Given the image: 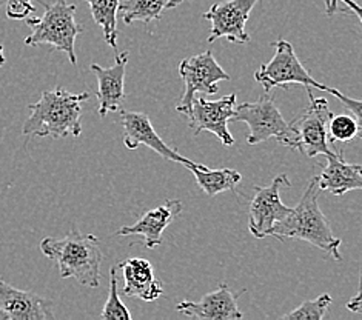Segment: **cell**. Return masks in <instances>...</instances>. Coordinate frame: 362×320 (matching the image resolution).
<instances>
[{"mask_svg": "<svg viewBox=\"0 0 362 320\" xmlns=\"http://www.w3.org/2000/svg\"><path fill=\"white\" fill-rule=\"evenodd\" d=\"M90 93L73 94L64 88L44 91L37 102L31 103L30 117L23 124V136L30 137H79L82 134V103Z\"/></svg>", "mask_w": 362, "mask_h": 320, "instance_id": "obj_1", "label": "cell"}, {"mask_svg": "<svg viewBox=\"0 0 362 320\" xmlns=\"http://www.w3.org/2000/svg\"><path fill=\"white\" fill-rule=\"evenodd\" d=\"M40 251L59 266L64 279L73 278L83 287L98 288L103 253L99 239L73 230L64 237H47L40 242Z\"/></svg>", "mask_w": 362, "mask_h": 320, "instance_id": "obj_2", "label": "cell"}, {"mask_svg": "<svg viewBox=\"0 0 362 320\" xmlns=\"http://www.w3.org/2000/svg\"><path fill=\"white\" fill-rule=\"evenodd\" d=\"M319 191H321L319 177H313L308 182V186L295 208H291L286 219L274 225L273 237L305 240L313 247L329 253L336 261H341V239L334 236L329 219L319 208Z\"/></svg>", "mask_w": 362, "mask_h": 320, "instance_id": "obj_3", "label": "cell"}, {"mask_svg": "<svg viewBox=\"0 0 362 320\" xmlns=\"http://www.w3.org/2000/svg\"><path fill=\"white\" fill-rule=\"evenodd\" d=\"M40 5L45 8V13L42 17L27 19L31 34L25 37L23 43L28 47L51 45L54 49L66 53L70 62L76 65L77 56L74 43L77 36L83 32V28L74 20L77 6L68 4L66 0H54L53 4L40 0Z\"/></svg>", "mask_w": 362, "mask_h": 320, "instance_id": "obj_4", "label": "cell"}, {"mask_svg": "<svg viewBox=\"0 0 362 320\" xmlns=\"http://www.w3.org/2000/svg\"><path fill=\"white\" fill-rule=\"evenodd\" d=\"M231 122H243L250 128L248 145H257L269 139H278L284 146H290L295 137L291 125L282 117L279 108L265 93L257 102H245L235 108Z\"/></svg>", "mask_w": 362, "mask_h": 320, "instance_id": "obj_5", "label": "cell"}, {"mask_svg": "<svg viewBox=\"0 0 362 320\" xmlns=\"http://www.w3.org/2000/svg\"><path fill=\"white\" fill-rule=\"evenodd\" d=\"M308 90V107L303 114L290 122L295 137L290 142L288 148L299 150L307 158H316L319 154L333 153L329 145V122L333 117V112L329 107V102L324 97L312 96Z\"/></svg>", "mask_w": 362, "mask_h": 320, "instance_id": "obj_6", "label": "cell"}, {"mask_svg": "<svg viewBox=\"0 0 362 320\" xmlns=\"http://www.w3.org/2000/svg\"><path fill=\"white\" fill-rule=\"evenodd\" d=\"M256 82H259L265 93H270L273 88L287 90L288 85H303L305 88H316L325 91L327 86L316 82L305 66L300 64L291 43L279 39L274 43V56L270 62L262 65L255 73Z\"/></svg>", "mask_w": 362, "mask_h": 320, "instance_id": "obj_7", "label": "cell"}, {"mask_svg": "<svg viewBox=\"0 0 362 320\" xmlns=\"http://www.w3.org/2000/svg\"><path fill=\"white\" fill-rule=\"evenodd\" d=\"M179 74L184 81L185 91L176 109L185 116H188L189 111H192L193 99L197 94L213 96L219 90V82L230 81V76L218 64L211 51H205V53L184 59L179 65Z\"/></svg>", "mask_w": 362, "mask_h": 320, "instance_id": "obj_8", "label": "cell"}, {"mask_svg": "<svg viewBox=\"0 0 362 320\" xmlns=\"http://www.w3.org/2000/svg\"><path fill=\"white\" fill-rule=\"evenodd\" d=\"M282 186H291L287 174L274 177L269 186H255L248 210V230L256 239L273 236L274 225L290 214L291 208L282 203L279 196Z\"/></svg>", "mask_w": 362, "mask_h": 320, "instance_id": "obj_9", "label": "cell"}, {"mask_svg": "<svg viewBox=\"0 0 362 320\" xmlns=\"http://www.w3.org/2000/svg\"><path fill=\"white\" fill-rule=\"evenodd\" d=\"M236 108V94H228L219 100H206L196 96L193 99L192 111H189L188 125L193 129L194 136L202 131H209L216 136L223 146L235 145V137L231 136L228 124L231 122Z\"/></svg>", "mask_w": 362, "mask_h": 320, "instance_id": "obj_10", "label": "cell"}, {"mask_svg": "<svg viewBox=\"0 0 362 320\" xmlns=\"http://www.w3.org/2000/svg\"><path fill=\"white\" fill-rule=\"evenodd\" d=\"M256 4L257 0H227L214 4L204 14V19L211 23V32L206 42L213 43L223 37L233 43H248L250 36L245 25Z\"/></svg>", "mask_w": 362, "mask_h": 320, "instance_id": "obj_11", "label": "cell"}, {"mask_svg": "<svg viewBox=\"0 0 362 320\" xmlns=\"http://www.w3.org/2000/svg\"><path fill=\"white\" fill-rule=\"evenodd\" d=\"M120 120H122L124 126V145L128 150H137L141 145H145L154 153H158L160 158L182 163L184 167H188L193 162L180 155L160 139L156 129L153 128L150 117L145 112L120 109Z\"/></svg>", "mask_w": 362, "mask_h": 320, "instance_id": "obj_12", "label": "cell"}, {"mask_svg": "<svg viewBox=\"0 0 362 320\" xmlns=\"http://www.w3.org/2000/svg\"><path fill=\"white\" fill-rule=\"evenodd\" d=\"M0 311L6 320H48L54 319L53 302L36 292L14 288L0 279Z\"/></svg>", "mask_w": 362, "mask_h": 320, "instance_id": "obj_13", "label": "cell"}, {"mask_svg": "<svg viewBox=\"0 0 362 320\" xmlns=\"http://www.w3.org/2000/svg\"><path fill=\"white\" fill-rule=\"evenodd\" d=\"M184 210L179 198H168L160 206L146 211L142 218L130 227L117 230L116 236H142L144 245L148 249H154L162 244V235L168 225L177 219Z\"/></svg>", "mask_w": 362, "mask_h": 320, "instance_id": "obj_14", "label": "cell"}, {"mask_svg": "<svg viewBox=\"0 0 362 320\" xmlns=\"http://www.w3.org/2000/svg\"><path fill=\"white\" fill-rule=\"evenodd\" d=\"M130 53L116 54V62L110 68H102L98 64H91V71L98 77V100L99 116L105 117L108 112L122 109V102L127 99L125 93V70Z\"/></svg>", "mask_w": 362, "mask_h": 320, "instance_id": "obj_15", "label": "cell"}, {"mask_svg": "<svg viewBox=\"0 0 362 320\" xmlns=\"http://www.w3.org/2000/svg\"><path fill=\"white\" fill-rule=\"evenodd\" d=\"M176 309L187 317L202 320H239L244 317L236 304V296L226 283H221L216 291L205 294L199 302H180Z\"/></svg>", "mask_w": 362, "mask_h": 320, "instance_id": "obj_16", "label": "cell"}, {"mask_svg": "<svg viewBox=\"0 0 362 320\" xmlns=\"http://www.w3.org/2000/svg\"><path fill=\"white\" fill-rule=\"evenodd\" d=\"M117 268L122 271L124 296L137 297L144 302H153L163 294L162 282L156 279L154 268L146 259L130 257L120 262Z\"/></svg>", "mask_w": 362, "mask_h": 320, "instance_id": "obj_17", "label": "cell"}, {"mask_svg": "<svg viewBox=\"0 0 362 320\" xmlns=\"http://www.w3.org/2000/svg\"><path fill=\"white\" fill-rule=\"evenodd\" d=\"M325 158L327 165L319 176L321 191H329L336 197H341L353 189L362 191V165L344 160L342 151H339L338 155L330 153Z\"/></svg>", "mask_w": 362, "mask_h": 320, "instance_id": "obj_18", "label": "cell"}, {"mask_svg": "<svg viewBox=\"0 0 362 320\" xmlns=\"http://www.w3.org/2000/svg\"><path fill=\"white\" fill-rule=\"evenodd\" d=\"M187 168L193 172L197 185L209 197H216L223 191H228V189H235L243 180L240 172L230 168L210 170L209 167L194 162L189 163Z\"/></svg>", "mask_w": 362, "mask_h": 320, "instance_id": "obj_19", "label": "cell"}, {"mask_svg": "<svg viewBox=\"0 0 362 320\" xmlns=\"http://www.w3.org/2000/svg\"><path fill=\"white\" fill-rule=\"evenodd\" d=\"M184 0H124L119 5V16L125 25L144 22L150 25L159 20L167 10H173Z\"/></svg>", "mask_w": 362, "mask_h": 320, "instance_id": "obj_20", "label": "cell"}, {"mask_svg": "<svg viewBox=\"0 0 362 320\" xmlns=\"http://www.w3.org/2000/svg\"><path fill=\"white\" fill-rule=\"evenodd\" d=\"M94 22L102 28L103 37L117 53V14L119 0H87Z\"/></svg>", "mask_w": 362, "mask_h": 320, "instance_id": "obj_21", "label": "cell"}, {"mask_svg": "<svg viewBox=\"0 0 362 320\" xmlns=\"http://www.w3.org/2000/svg\"><path fill=\"white\" fill-rule=\"evenodd\" d=\"M332 296L330 294H321L315 300H307L304 304H300L298 308H295L290 313L284 314V320H321L325 317L329 307L332 305Z\"/></svg>", "mask_w": 362, "mask_h": 320, "instance_id": "obj_22", "label": "cell"}, {"mask_svg": "<svg viewBox=\"0 0 362 320\" xmlns=\"http://www.w3.org/2000/svg\"><path fill=\"white\" fill-rule=\"evenodd\" d=\"M100 319L105 320H132V313L128 308L122 304L119 297V288H117V268H111L110 271V292L107 304L103 305L100 311Z\"/></svg>", "mask_w": 362, "mask_h": 320, "instance_id": "obj_23", "label": "cell"}, {"mask_svg": "<svg viewBox=\"0 0 362 320\" xmlns=\"http://www.w3.org/2000/svg\"><path fill=\"white\" fill-rule=\"evenodd\" d=\"M358 122L355 116L339 114L333 116L329 122V141L346 143L358 137Z\"/></svg>", "mask_w": 362, "mask_h": 320, "instance_id": "obj_24", "label": "cell"}, {"mask_svg": "<svg viewBox=\"0 0 362 320\" xmlns=\"http://www.w3.org/2000/svg\"><path fill=\"white\" fill-rule=\"evenodd\" d=\"M325 93H329V94H332V96H334L336 99H338L342 103L344 107H346L351 112V116H355L356 122H358V128H359L358 137H361V139H362V100L351 99V97L346 96V94H342L341 91L334 90V88H330V86H327Z\"/></svg>", "mask_w": 362, "mask_h": 320, "instance_id": "obj_25", "label": "cell"}, {"mask_svg": "<svg viewBox=\"0 0 362 320\" xmlns=\"http://www.w3.org/2000/svg\"><path fill=\"white\" fill-rule=\"evenodd\" d=\"M36 11L31 0H6V16L13 20H23L30 13Z\"/></svg>", "mask_w": 362, "mask_h": 320, "instance_id": "obj_26", "label": "cell"}, {"mask_svg": "<svg viewBox=\"0 0 362 320\" xmlns=\"http://www.w3.org/2000/svg\"><path fill=\"white\" fill-rule=\"evenodd\" d=\"M347 308L351 311V313H358V311L362 309V273H361V280H359V291L356 292L355 297H353L350 302H347Z\"/></svg>", "mask_w": 362, "mask_h": 320, "instance_id": "obj_27", "label": "cell"}, {"mask_svg": "<svg viewBox=\"0 0 362 320\" xmlns=\"http://www.w3.org/2000/svg\"><path fill=\"white\" fill-rule=\"evenodd\" d=\"M341 2L349 8V14H355L362 23V6L358 5L355 0H341Z\"/></svg>", "mask_w": 362, "mask_h": 320, "instance_id": "obj_28", "label": "cell"}, {"mask_svg": "<svg viewBox=\"0 0 362 320\" xmlns=\"http://www.w3.org/2000/svg\"><path fill=\"white\" fill-rule=\"evenodd\" d=\"M336 11H339L338 0H325V14L333 16Z\"/></svg>", "mask_w": 362, "mask_h": 320, "instance_id": "obj_29", "label": "cell"}, {"mask_svg": "<svg viewBox=\"0 0 362 320\" xmlns=\"http://www.w3.org/2000/svg\"><path fill=\"white\" fill-rule=\"evenodd\" d=\"M0 6H2V0H0ZM5 65V56H4V47L0 45V68Z\"/></svg>", "mask_w": 362, "mask_h": 320, "instance_id": "obj_30", "label": "cell"}, {"mask_svg": "<svg viewBox=\"0 0 362 320\" xmlns=\"http://www.w3.org/2000/svg\"><path fill=\"white\" fill-rule=\"evenodd\" d=\"M0 320H6V316L2 313V311H0Z\"/></svg>", "mask_w": 362, "mask_h": 320, "instance_id": "obj_31", "label": "cell"}]
</instances>
